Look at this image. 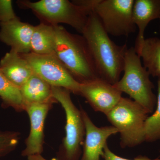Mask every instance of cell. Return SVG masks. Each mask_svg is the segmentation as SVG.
I'll use <instances>...</instances> for the list:
<instances>
[{
  "instance_id": "cell-1",
  "label": "cell",
  "mask_w": 160,
  "mask_h": 160,
  "mask_svg": "<svg viewBox=\"0 0 160 160\" xmlns=\"http://www.w3.org/2000/svg\"><path fill=\"white\" fill-rule=\"evenodd\" d=\"M82 34L86 40L99 78L114 85L120 79L128 48L109 37L97 15L92 12Z\"/></svg>"
},
{
  "instance_id": "cell-2",
  "label": "cell",
  "mask_w": 160,
  "mask_h": 160,
  "mask_svg": "<svg viewBox=\"0 0 160 160\" xmlns=\"http://www.w3.org/2000/svg\"><path fill=\"white\" fill-rule=\"evenodd\" d=\"M53 26L55 54L72 75L80 83L99 78L83 36L70 33L59 25Z\"/></svg>"
},
{
  "instance_id": "cell-3",
  "label": "cell",
  "mask_w": 160,
  "mask_h": 160,
  "mask_svg": "<svg viewBox=\"0 0 160 160\" xmlns=\"http://www.w3.org/2000/svg\"><path fill=\"white\" fill-rule=\"evenodd\" d=\"M123 72L122 77L113 85L115 88L129 95L149 114L153 112L157 101L153 92L154 86L134 47L126 51Z\"/></svg>"
},
{
  "instance_id": "cell-4",
  "label": "cell",
  "mask_w": 160,
  "mask_h": 160,
  "mask_svg": "<svg viewBox=\"0 0 160 160\" xmlns=\"http://www.w3.org/2000/svg\"><path fill=\"white\" fill-rule=\"evenodd\" d=\"M149 114L138 103L122 97L106 115L112 126L120 133L122 148H132L145 142V123Z\"/></svg>"
},
{
  "instance_id": "cell-5",
  "label": "cell",
  "mask_w": 160,
  "mask_h": 160,
  "mask_svg": "<svg viewBox=\"0 0 160 160\" xmlns=\"http://www.w3.org/2000/svg\"><path fill=\"white\" fill-rule=\"evenodd\" d=\"M68 89L52 86V97L62 105L66 116V135L55 160H79L84 142L85 125L81 110L73 104Z\"/></svg>"
},
{
  "instance_id": "cell-6",
  "label": "cell",
  "mask_w": 160,
  "mask_h": 160,
  "mask_svg": "<svg viewBox=\"0 0 160 160\" xmlns=\"http://www.w3.org/2000/svg\"><path fill=\"white\" fill-rule=\"evenodd\" d=\"M20 6L30 9L42 21L52 26L64 23L82 33L91 12L68 0H41L18 2Z\"/></svg>"
},
{
  "instance_id": "cell-7",
  "label": "cell",
  "mask_w": 160,
  "mask_h": 160,
  "mask_svg": "<svg viewBox=\"0 0 160 160\" xmlns=\"http://www.w3.org/2000/svg\"><path fill=\"white\" fill-rule=\"evenodd\" d=\"M134 0H97L93 12L108 34L128 36L136 31L132 10Z\"/></svg>"
},
{
  "instance_id": "cell-8",
  "label": "cell",
  "mask_w": 160,
  "mask_h": 160,
  "mask_svg": "<svg viewBox=\"0 0 160 160\" xmlns=\"http://www.w3.org/2000/svg\"><path fill=\"white\" fill-rule=\"evenodd\" d=\"M21 55L29 63L35 74L52 86L62 87L80 95L81 83L72 75L55 54L30 52Z\"/></svg>"
},
{
  "instance_id": "cell-9",
  "label": "cell",
  "mask_w": 160,
  "mask_h": 160,
  "mask_svg": "<svg viewBox=\"0 0 160 160\" xmlns=\"http://www.w3.org/2000/svg\"><path fill=\"white\" fill-rule=\"evenodd\" d=\"M122 93L113 85L100 78L80 85V95L85 98L94 111L106 115L119 102Z\"/></svg>"
},
{
  "instance_id": "cell-10",
  "label": "cell",
  "mask_w": 160,
  "mask_h": 160,
  "mask_svg": "<svg viewBox=\"0 0 160 160\" xmlns=\"http://www.w3.org/2000/svg\"><path fill=\"white\" fill-rule=\"evenodd\" d=\"M83 122L85 125V141L83 144L82 155L80 160H100L104 155V149L107 145L109 137L118 133L114 126H96L87 112L81 108Z\"/></svg>"
},
{
  "instance_id": "cell-11",
  "label": "cell",
  "mask_w": 160,
  "mask_h": 160,
  "mask_svg": "<svg viewBox=\"0 0 160 160\" xmlns=\"http://www.w3.org/2000/svg\"><path fill=\"white\" fill-rule=\"evenodd\" d=\"M52 105L51 103H33L26 105V111L30 119V130L25 142L26 148L22 152V156L28 157L42 153L44 124Z\"/></svg>"
},
{
  "instance_id": "cell-12",
  "label": "cell",
  "mask_w": 160,
  "mask_h": 160,
  "mask_svg": "<svg viewBox=\"0 0 160 160\" xmlns=\"http://www.w3.org/2000/svg\"><path fill=\"white\" fill-rule=\"evenodd\" d=\"M0 40L19 54L30 52V42L34 26L18 18L0 24Z\"/></svg>"
},
{
  "instance_id": "cell-13",
  "label": "cell",
  "mask_w": 160,
  "mask_h": 160,
  "mask_svg": "<svg viewBox=\"0 0 160 160\" xmlns=\"http://www.w3.org/2000/svg\"><path fill=\"white\" fill-rule=\"evenodd\" d=\"M0 71L10 82L19 89L34 73L22 55L11 49L0 61Z\"/></svg>"
},
{
  "instance_id": "cell-14",
  "label": "cell",
  "mask_w": 160,
  "mask_h": 160,
  "mask_svg": "<svg viewBox=\"0 0 160 160\" xmlns=\"http://www.w3.org/2000/svg\"><path fill=\"white\" fill-rule=\"evenodd\" d=\"M160 0H135L132 10V21L138 29L135 49L142 45L145 38L144 33L152 21L159 19Z\"/></svg>"
},
{
  "instance_id": "cell-15",
  "label": "cell",
  "mask_w": 160,
  "mask_h": 160,
  "mask_svg": "<svg viewBox=\"0 0 160 160\" xmlns=\"http://www.w3.org/2000/svg\"><path fill=\"white\" fill-rule=\"evenodd\" d=\"M20 89L26 106L33 103L57 102L52 97V86L34 73Z\"/></svg>"
},
{
  "instance_id": "cell-16",
  "label": "cell",
  "mask_w": 160,
  "mask_h": 160,
  "mask_svg": "<svg viewBox=\"0 0 160 160\" xmlns=\"http://www.w3.org/2000/svg\"><path fill=\"white\" fill-rule=\"evenodd\" d=\"M54 26L42 22L34 26L30 42V52L41 55L55 54Z\"/></svg>"
},
{
  "instance_id": "cell-17",
  "label": "cell",
  "mask_w": 160,
  "mask_h": 160,
  "mask_svg": "<svg viewBox=\"0 0 160 160\" xmlns=\"http://www.w3.org/2000/svg\"><path fill=\"white\" fill-rule=\"evenodd\" d=\"M135 49L142 60L143 66L149 75L160 78V38H145L142 45Z\"/></svg>"
},
{
  "instance_id": "cell-18",
  "label": "cell",
  "mask_w": 160,
  "mask_h": 160,
  "mask_svg": "<svg viewBox=\"0 0 160 160\" xmlns=\"http://www.w3.org/2000/svg\"><path fill=\"white\" fill-rule=\"evenodd\" d=\"M0 98L3 107H11L18 112L26 111V104L19 88L10 82L1 71Z\"/></svg>"
},
{
  "instance_id": "cell-19",
  "label": "cell",
  "mask_w": 160,
  "mask_h": 160,
  "mask_svg": "<svg viewBox=\"0 0 160 160\" xmlns=\"http://www.w3.org/2000/svg\"><path fill=\"white\" fill-rule=\"evenodd\" d=\"M158 78L156 109L153 114L148 116L145 123V142H148L160 140V78Z\"/></svg>"
},
{
  "instance_id": "cell-20",
  "label": "cell",
  "mask_w": 160,
  "mask_h": 160,
  "mask_svg": "<svg viewBox=\"0 0 160 160\" xmlns=\"http://www.w3.org/2000/svg\"><path fill=\"white\" fill-rule=\"evenodd\" d=\"M20 133L15 131H0V157L15 150L18 144Z\"/></svg>"
},
{
  "instance_id": "cell-21",
  "label": "cell",
  "mask_w": 160,
  "mask_h": 160,
  "mask_svg": "<svg viewBox=\"0 0 160 160\" xmlns=\"http://www.w3.org/2000/svg\"><path fill=\"white\" fill-rule=\"evenodd\" d=\"M12 3L10 0H0V24L18 18Z\"/></svg>"
},
{
  "instance_id": "cell-22",
  "label": "cell",
  "mask_w": 160,
  "mask_h": 160,
  "mask_svg": "<svg viewBox=\"0 0 160 160\" xmlns=\"http://www.w3.org/2000/svg\"><path fill=\"white\" fill-rule=\"evenodd\" d=\"M103 158H104L105 160H160V158H159L154 159H151L147 157L141 155L138 156L133 159H129L120 157L113 153L109 149L107 144L105 146L104 149V155H103Z\"/></svg>"
},
{
  "instance_id": "cell-23",
  "label": "cell",
  "mask_w": 160,
  "mask_h": 160,
  "mask_svg": "<svg viewBox=\"0 0 160 160\" xmlns=\"http://www.w3.org/2000/svg\"><path fill=\"white\" fill-rule=\"evenodd\" d=\"M28 160H47L42 156V155L38 154L30 156L27 157Z\"/></svg>"
},
{
  "instance_id": "cell-24",
  "label": "cell",
  "mask_w": 160,
  "mask_h": 160,
  "mask_svg": "<svg viewBox=\"0 0 160 160\" xmlns=\"http://www.w3.org/2000/svg\"><path fill=\"white\" fill-rule=\"evenodd\" d=\"M159 21H160V17L159 18Z\"/></svg>"
}]
</instances>
